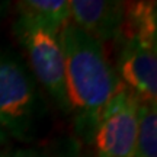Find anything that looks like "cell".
<instances>
[{
    "mask_svg": "<svg viewBox=\"0 0 157 157\" xmlns=\"http://www.w3.org/2000/svg\"><path fill=\"white\" fill-rule=\"evenodd\" d=\"M5 140H6V134H5V131L0 128V144H2V143H3Z\"/></svg>",
    "mask_w": 157,
    "mask_h": 157,
    "instance_id": "cell-12",
    "label": "cell"
},
{
    "mask_svg": "<svg viewBox=\"0 0 157 157\" xmlns=\"http://www.w3.org/2000/svg\"><path fill=\"white\" fill-rule=\"evenodd\" d=\"M156 44L137 38H125L119 57L118 73L121 83L140 102L156 103L157 99ZM117 73V74H118Z\"/></svg>",
    "mask_w": 157,
    "mask_h": 157,
    "instance_id": "cell-5",
    "label": "cell"
},
{
    "mask_svg": "<svg viewBox=\"0 0 157 157\" xmlns=\"http://www.w3.org/2000/svg\"><path fill=\"white\" fill-rule=\"evenodd\" d=\"M16 34L22 41L29 58L32 73L58 105L66 109L64 93V54L60 32L17 19Z\"/></svg>",
    "mask_w": 157,
    "mask_h": 157,
    "instance_id": "cell-3",
    "label": "cell"
},
{
    "mask_svg": "<svg viewBox=\"0 0 157 157\" xmlns=\"http://www.w3.org/2000/svg\"><path fill=\"white\" fill-rule=\"evenodd\" d=\"M0 157H47L44 153H39L32 148H21V150H15L7 154H3Z\"/></svg>",
    "mask_w": 157,
    "mask_h": 157,
    "instance_id": "cell-10",
    "label": "cell"
},
{
    "mask_svg": "<svg viewBox=\"0 0 157 157\" xmlns=\"http://www.w3.org/2000/svg\"><path fill=\"white\" fill-rule=\"evenodd\" d=\"M42 115V102L26 66L13 56L0 57V128L28 140Z\"/></svg>",
    "mask_w": 157,
    "mask_h": 157,
    "instance_id": "cell-2",
    "label": "cell"
},
{
    "mask_svg": "<svg viewBox=\"0 0 157 157\" xmlns=\"http://www.w3.org/2000/svg\"><path fill=\"white\" fill-rule=\"evenodd\" d=\"M7 5H9L7 2H0V16H2V15H3V13L6 12V7H7Z\"/></svg>",
    "mask_w": 157,
    "mask_h": 157,
    "instance_id": "cell-11",
    "label": "cell"
},
{
    "mask_svg": "<svg viewBox=\"0 0 157 157\" xmlns=\"http://www.w3.org/2000/svg\"><path fill=\"white\" fill-rule=\"evenodd\" d=\"M157 15L154 2H137L125 6L121 36L137 38L148 44H157Z\"/></svg>",
    "mask_w": 157,
    "mask_h": 157,
    "instance_id": "cell-8",
    "label": "cell"
},
{
    "mask_svg": "<svg viewBox=\"0 0 157 157\" xmlns=\"http://www.w3.org/2000/svg\"><path fill=\"white\" fill-rule=\"evenodd\" d=\"M138 103L137 96L122 84L105 108L92 135L98 157L135 156Z\"/></svg>",
    "mask_w": 157,
    "mask_h": 157,
    "instance_id": "cell-4",
    "label": "cell"
},
{
    "mask_svg": "<svg viewBox=\"0 0 157 157\" xmlns=\"http://www.w3.org/2000/svg\"><path fill=\"white\" fill-rule=\"evenodd\" d=\"M125 3L109 0H71L70 19L98 42L121 38Z\"/></svg>",
    "mask_w": 157,
    "mask_h": 157,
    "instance_id": "cell-6",
    "label": "cell"
},
{
    "mask_svg": "<svg viewBox=\"0 0 157 157\" xmlns=\"http://www.w3.org/2000/svg\"><path fill=\"white\" fill-rule=\"evenodd\" d=\"M64 157H78V154L76 151H68L67 154H66V156Z\"/></svg>",
    "mask_w": 157,
    "mask_h": 157,
    "instance_id": "cell-13",
    "label": "cell"
},
{
    "mask_svg": "<svg viewBox=\"0 0 157 157\" xmlns=\"http://www.w3.org/2000/svg\"><path fill=\"white\" fill-rule=\"evenodd\" d=\"M19 19L60 32L70 21L68 0H23L17 3Z\"/></svg>",
    "mask_w": 157,
    "mask_h": 157,
    "instance_id": "cell-7",
    "label": "cell"
},
{
    "mask_svg": "<svg viewBox=\"0 0 157 157\" xmlns=\"http://www.w3.org/2000/svg\"><path fill=\"white\" fill-rule=\"evenodd\" d=\"M64 54L66 109L71 111L80 135L92 138L102 113L122 83L108 61L101 42L71 21L60 31Z\"/></svg>",
    "mask_w": 157,
    "mask_h": 157,
    "instance_id": "cell-1",
    "label": "cell"
},
{
    "mask_svg": "<svg viewBox=\"0 0 157 157\" xmlns=\"http://www.w3.org/2000/svg\"><path fill=\"white\" fill-rule=\"evenodd\" d=\"M138 129L134 157H157V109L156 103H138Z\"/></svg>",
    "mask_w": 157,
    "mask_h": 157,
    "instance_id": "cell-9",
    "label": "cell"
}]
</instances>
